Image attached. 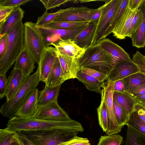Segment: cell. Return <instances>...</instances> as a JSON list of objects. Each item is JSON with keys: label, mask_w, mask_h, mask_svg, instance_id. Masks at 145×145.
Here are the masks:
<instances>
[{"label": "cell", "mask_w": 145, "mask_h": 145, "mask_svg": "<svg viewBox=\"0 0 145 145\" xmlns=\"http://www.w3.org/2000/svg\"><path fill=\"white\" fill-rule=\"evenodd\" d=\"M125 125L129 126L145 134V122L139 117L135 110L131 114Z\"/></svg>", "instance_id": "836d02e7"}, {"label": "cell", "mask_w": 145, "mask_h": 145, "mask_svg": "<svg viewBox=\"0 0 145 145\" xmlns=\"http://www.w3.org/2000/svg\"><path fill=\"white\" fill-rule=\"evenodd\" d=\"M98 44L112 57L116 64L123 60L133 61L128 53L121 47L109 39H103Z\"/></svg>", "instance_id": "e0dca14e"}, {"label": "cell", "mask_w": 145, "mask_h": 145, "mask_svg": "<svg viewBox=\"0 0 145 145\" xmlns=\"http://www.w3.org/2000/svg\"><path fill=\"white\" fill-rule=\"evenodd\" d=\"M24 13V10L20 7L15 8L0 25V37L8 33L19 22L22 20Z\"/></svg>", "instance_id": "44dd1931"}, {"label": "cell", "mask_w": 145, "mask_h": 145, "mask_svg": "<svg viewBox=\"0 0 145 145\" xmlns=\"http://www.w3.org/2000/svg\"><path fill=\"white\" fill-rule=\"evenodd\" d=\"M140 72L139 68L133 61H122L115 64L107 80L115 82Z\"/></svg>", "instance_id": "7c38bea8"}, {"label": "cell", "mask_w": 145, "mask_h": 145, "mask_svg": "<svg viewBox=\"0 0 145 145\" xmlns=\"http://www.w3.org/2000/svg\"><path fill=\"white\" fill-rule=\"evenodd\" d=\"M123 79L125 91L129 93L133 89L145 84V74L140 71Z\"/></svg>", "instance_id": "83f0119b"}, {"label": "cell", "mask_w": 145, "mask_h": 145, "mask_svg": "<svg viewBox=\"0 0 145 145\" xmlns=\"http://www.w3.org/2000/svg\"><path fill=\"white\" fill-rule=\"evenodd\" d=\"M51 45L55 48L58 53L78 59L82 56L86 50L70 39L60 38L56 42L52 43Z\"/></svg>", "instance_id": "ac0fdd59"}, {"label": "cell", "mask_w": 145, "mask_h": 145, "mask_svg": "<svg viewBox=\"0 0 145 145\" xmlns=\"http://www.w3.org/2000/svg\"><path fill=\"white\" fill-rule=\"evenodd\" d=\"M120 0H106L99 7L101 14L96 24L90 46L97 44L103 39L106 29L109 25Z\"/></svg>", "instance_id": "52a82bcc"}, {"label": "cell", "mask_w": 145, "mask_h": 145, "mask_svg": "<svg viewBox=\"0 0 145 145\" xmlns=\"http://www.w3.org/2000/svg\"><path fill=\"white\" fill-rule=\"evenodd\" d=\"M38 68L33 74L26 77L22 85L12 98L2 105L0 111L3 116L10 119L16 112L29 93L36 89L40 81Z\"/></svg>", "instance_id": "5b68a950"}, {"label": "cell", "mask_w": 145, "mask_h": 145, "mask_svg": "<svg viewBox=\"0 0 145 145\" xmlns=\"http://www.w3.org/2000/svg\"><path fill=\"white\" fill-rule=\"evenodd\" d=\"M59 145H90L89 140L77 136L70 140L62 143Z\"/></svg>", "instance_id": "7bdbcfd3"}, {"label": "cell", "mask_w": 145, "mask_h": 145, "mask_svg": "<svg viewBox=\"0 0 145 145\" xmlns=\"http://www.w3.org/2000/svg\"><path fill=\"white\" fill-rule=\"evenodd\" d=\"M11 145H21L20 143L17 140L13 142Z\"/></svg>", "instance_id": "db71d44e"}, {"label": "cell", "mask_w": 145, "mask_h": 145, "mask_svg": "<svg viewBox=\"0 0 145 145\" xmlns=\"http://www.w3.org/2000/svg\"><path fill=\"white\" fill-rule=\"evenodd\" d=\"M137 10L131 9L128 4L121 18L113 31L112 33L114 37L120 40L128 37L133 19Z\"/></svg>", "instance_id": "9a60e30c"}, {"label": "cell", "mask_w": 145, "mask_h": 145, "mask_svg": "<svg viewBox=\"0 0 145 145\" xmlns=\"http://www.w3.org/2000/svg\"><path fill=\"white\" fill-rule=\"evenodd\" d=\"M7 34L6 50L0 59V75L6 74L24 48V25L22 20L19 22Z\"/></svg>", "instance_id": "7a4b0ae2"}, {"label": "cell", "mask_w": 145, "mask_h": 145, "mask_svg": "<svg viewBox=\"0 0 145 145\" xmlns=\"http://www.w3.org/2000/svg\"><path fill=\"white\" fill-rule=\"evenodd\" d=\"M134 98L137 103L145 106V94Z\"/></svg>", "instance_id": "f5cc1de1"}, {"label": "cell", "mask_w": 145, "mask_h": 145, "mask_svg": "<svg viewBox=\"0 0 145 145\" xmlns=\"http://www.w3.org/2000/svg\"><path fill=\"white\" fill-rule=\"evenodd\" d=\"M93 9L84 6L71 7L57 16L52 22L66 21L90 22V13Z\"/></svg>", "instance_id": "4fadbf2b"}, {"label": "cell", "mask_w": 145, "mask_h": 145, "mask_svg": "<svg viewBox=\"0 0 145 145\" xmlns=\"http://www.w3.org/2000/svg\"><path fill=\"white\" fill-rule=\"evenodd\" d=\"M123 137L119 134L102 136L97 145H120Z\"/></svg>", "instance_id": "8d00e7d4"}, {"label": "cell", "mask_w": 145, "mask_h": 145, "mask_svg": "<svg viewBox=\"0 0 145 145\" xmlns=\"http://www.w3.org/2000/svg\"><path fill=\"white\" fill-rule=\"evenodd\" d=\"M7 87V78L6 74L0 75V98L6 97Z\"/></svg>", "instance_id": "f6af8a7d"}, {"label": "cell", "mask_w": 145, "mask_h": 145, "mask_svg": "<svg viewBox=\"0 0 145 145\" xmlns=\"http://www.w3.org/2000/svg\"><path fill=\"white\" fill-rule=\"evenodd\" d=\"M61 86L49 87L45 86L43 90L39 91L38 105L42 106L51 102L57 101Z\"/></svg>", "instance_id": "cb8c5ba5"}, {"label": "cell", "mask_w": 145, "mask_h": 145, "mask_svg": "<svg viewBox=\"0 0 145 145\" xmlns=\"http://www.w3.org/2000/svg\"><path fill=\"white\" fill-rule=\"evenodd\" d=\"M114 88V91L120 92H125L124 86L123 79L115 81Z\"/></svg>", "instance_id": "816d5d0a"}, {"label": "cell", "mask_w": 145, "mask_h": 145, "mask_svg": "<svg viewBox=\"0 0 145 145\" xmlns=\"http://www.w3.org/2000/svg\"><path fill=\"white\" fill-rule=\"evenodd\" d=\"M81 72L86 74L92 76L101 82L106 80L108 76L106 75L95 70L87 68L82 67Z\"/></svg>", "instance_id": "f35d334b"}, {"label": "cell", "mask_w": 145, "mask_h": 145, "mask_svg": "<svg viewBox=\"0 0 145 145\" xmlns=\"http://www.w3.org/2000/svg\"><path fill=\"white\" fill-rule=\"evenodd\" d=\"M38 89L31 92L18 109L14 116L24 118L32 117L35 113L38 106Z\"/></svg>", "instance_id": "2e32d148"}, {"label": "cell", "mask_w": 145, "mask_h": 145, "mask_svg": "<svg viewBox=\"0 0 145 145\" xmlns=\"http://www.w3.org/2000/svg\"><path fill=\"white\" fill-rule=\"evenodd\" d=\"M79 62L81 67L92 69L107 76L116 64L112 57L98 44L86 49Z\"/></svg>", "instance_id": "3957f363"}, {"label": "cell", "mask_w": 145, "mask_h": 145, "mask_svg": "<svg viewBox=\"0 0 145 145\" xmlns=\"http://www.w3.org/2000/svg\"><path fill=\"white\" fill-rule=\"evenodd\" d=\"M46 10L59 7L62 5L72 1L67 0H40Z\"/></svg>", "instance_id": "60d3db41"}, {"label": "cell", "mask_w": 145, "mask_h": 145, "mask_svg": "<svg viewBox=\"0 0 145 145\" xmlns=\"http://www.w3.org/2000/svg\"><path fill=\"white\" fill-rule=\"evenodd\" d=\"M141 8L137 10L133 19L128 33V37L130 38L133 35L142 23L143 13Z\"/></svg>", "instance_id": "74e56055"}, {"label": "cell", "mask_w": 145, "mask_h": 145, "mask_svg": "<svg viewBox=\"0 0 145 145\" xmlns=\"http://www.w3.org/2000/svg\"><path fill=\"white\" fill-rule=\"evenodd\" d=\"M97 110L99 124L106 134L109 129V120L104 101L101 98L100 104Z\"/></svg>", "instance_id": "4dcf8cb0"}, {"label": "cell", "mask_w": 145, "mask_h": 145, "mask_svg": "<svg viewBox=\"0 0 145 145\" xmlns=\"http://www.w3.org/2000/svg\"></svg>", "instance_id": "11a10c76"}, {"label": "cell", "mask_w": 145, "mask_h": 145, "mask_svg": "<svg viewBox=\"0 0 145 145\" xmlns=\"http://www.w3.org/2000/svg\"><path fill=\"white\" fill-rule=\"evenodd\" d=\"M15 8L0 5V25H1Z\"/></svg>", "instance_id": "ee69618b"}, {"label": "cell", "mask_w": 145, "mask_h": 145, "mask_svg": "<svg viewBox=\"0 0 145 145\" xmlns=\"http://www.w3.org/2000/svg\"><path fill=\"white\" fill-rule=\"evenodd\" d=\"M7 127L17 132L57 129H69L80 132L84 131L80 123L72 119L67 121H55L38 119L33 117L22 118L14 116L10 119Z\"/></svg>", "instance_id": "6da1fadb"}, {"label": "cell", "mask_w": 145, "mask_h": 145, "mask_svg": "<svg viewBox=\"0 0 145 145\" xmlns=\"http://www.w3.org/2000/svg\"><path fill=\"white\" fill-rule=\"evenodd\" d=\"M129 93L134 98L145 94V84L133 89Z\"/></svg>", "instance_id": "681fc988"}, {"label": "cell", "mask_w": 145, "mask_h": 145, "mask_svg": "<svg viewBox=\"0 0 145 145\" xmlns=\"http://www.w3.org/2000/svg\"><path fill=\"white\" fill-rule=\"evenodd\" d=\"M17 132L7 127L0 129V145H11L17 140L16 134Z\"/></svg>", "instance_id": "e575fe53"}, {"label": "cell", "mask_w": 145, "mask_h": 145, "mask_svg": "<svg viewBox=\"0 0 145 145\" xmlns=\"http://www.w3.org/2000/svg\"><path fill=\"white\" fill-rule=\"evenodd\" d=\"M145 3V0H129L128 5L132 10H138Z\"/></svg>", "instance_id": "bcb514c9"}, {"label": "cell", "mask_w": 145, "mask_h": 145, "mask_svg": "<svg viewBox=\"0 0 145 145\" xmlns=\"http://www.w3.org/2000/svg\"><path fill=\"white\" fill-rule=\"evenodd\" d=\"M115 82L107 80L105 82H102L101 84L102 88L101 92V98L104 101L109 120V129L106 134L107 135L120 133L122 128L118 123L113 108V96Z\"/></svg>", "instance_id": "ba28073f"}, {"label": "cell", "mask_w": 145, "mask_h": 145, "mask_svg": "<svg viewBox=\"0 0 145 145\" xmlns=\"http://www.w3.org/2000/svg\"><path fill=\"white\" fill-rule=\"evenodd\" d=\"M18 132L36 145H59L76 136L80 132L65 129L22 131Z\"/></svg>", "instance_id": "277c9868"}, {"label": "cell", "mask_w": 145, "mask_h": 145, "mask_svg": "<svg viewBox=\"0 0 145 145\" xmlns=\"http://www.w3.org/2000/svg\"><path fill=\"white\" fill-rule=\"evenodd\" d=\"M7 34H6L0 37V59L4 55L7 48Z\"/></svg>", "instance_id": "7dc6e473"}, {"label": "cell", "mask_w": 145, "mask_h": 145, "mask_svg": "<svg viewBox=\"0 0 145 145\" xmlns=\"http://www.w3.org/2000/svg\"><path fill=\"white\" fill-rule=\"evenodd\" d=\"M90 22L88 21L53 22L43 27L53 28L68 29L87 25Z\"/></svg>", "instance_id": "1f68e13d"}, {"label": "cell", "mask_w": 145, "mask_h": 145, "mask_svg": "<svg viewBox=\"0 0 145 145\" xmlns=\"http://www.w3.org/2000/svg\"><path fill=\"white\" fill-rule=\"evenodd\" d=\"M26 78L21 70L13 68L7 78L6 101H8L14 95Z\"/></svg>", "instance_id": "d6986e66"}, {"label": "cell", "mask_w": 145, "mask_h": 145, "mask_svg": "<svg viewBox=\"0 0 145 145\" xmlns=\"http://www.w3.org/2000/svg\"><path fill=\"white\" fill-rule=\"evenodd\" d=\"M25 48L38 64L47 47L42 33L35 23L26 22L24 24Z\"/></svg>", "instance_id": "8992f818"}, {"label": "cell", "mask_w": 145, "mask_h": 145, "mask_svg": "<svg viewBox=\"0 0 145 145\" xmlns=\"http://www.w3.org/2000/svg\"><path fill=\"white\" fill-rule=\"evenodd\" d=\"M57 56L59 61L63 77L65 81L69 79L76 78L77 74L81 68L79 64V59L74 58L58 52Z\"/></svg>", "instance_id": "5bb4252c"}, {"label": "cell", "mask_w": 145, "mask_h": 145, "mask_svg": "<svg viewBox=\"0 0 145 145\" xmlns=\"http://www.w3.org/2000/svg\"><path fill=\"white\" fill-rule=\"evenodd\" d=\"M76 78L83 83L89 90L101 93V84L102 82L82 72L80 70L78 72Z\"/></svg>", "instance_id": "f1b7e54d"}, {"label": "cell", "mask_w": 145, "mask_h": 145, "mask_svg": "<svg viewBox=\"0 0 145 145\" xmlns=\"http://www.w3.org/2000/svg\"><path fill=\"white\" fill-rule=\"evenodd\" d=\"M113 108L116 118L119 125L122 127L125 125L129 116L125 110L113 100Z\"/></svg>", "instance_id": "d590c367"}, {"label": "cell", "mask_w": 145, "mask_h": 145, "mask_svg": "<svg viewBox=\"0 0 145 145\" xmlns=\"http://www.w3.org/2000/svg\"><path fill=\"white\" fill-rule=\"evenodd\" d=\"M68 29H57L42 27H39L42 34L48 36L53 42H57L60 38L73 40L87 25Z\"/></svg>", "instance_id": "30bf717a"}, {"label": "cell", "mask_w": 145, "mask_h": 145, "mask_svg": "<svg viewBox=\"0 0 145 145\" xmlns=\"http://www.w3.org/2000/svg\"><path fill=\"white\" fill-rule=\"evenodd\" d=\"M126 145H145V134L127 126Z\"/></svg>", "instance_id": "f546056e"}, {"label": "cell", "mask_w": 145, "mask_h": 145, "mask_svg": "<svg viewBox=\"0 0 145 145\" xmlns=\"http://www.w3.org/2000/svg\"><path fill=\"white\" fill-rule=\"evenodd\" d=\"M64 81L60 63L57 56L45 83V86L53 87L61 85Z\"/></svg>", "instance_id": "d4e9b609"}, {"label": "cell", "mask_w": 145, "mask_h": 145, "mask_svg": "<svg viewBox=\"0 0 145 145\" xmlns=\"http://www.w3.org/2000/svg\"><path fill=\"white\" fill-rule=\"evenodd\" d=\"M35 118L46 121H64L71 120L67 113L59 105L57 101L38 105L33 116Z\"/></svg>", "instance_id": "9c48e42d"}, {"label": "cell", "mask_w": 145, "mask_h": 145, "mask_svg": "<svg viewBox=\"0 0 145 145\" xmlns=\"http://www.w3.org/2000/svg\"><path fill=\"white\" fill-rule=\"evenodd\" d=\"M134 110L140 118L145 122V106L137 103L135 106Z\"/></svg>", "instance_id": "c3c4849f"}, {"label": "cell", "mask_w": 145, "mask_h": 145, "mask_svg": "<svg viewBox=\"0 0 145 145\" xmlns=\"http://www.w3.org/2000/svg\"><path fill=\"white\" fill-rule=\"evenodd\" d=\"M129 1V0H120L109 25L105 30L103 39L112 33L127 6Z\"/></svg>", "instance_id": "484cf974"}, {"label": "cell", "mask_w": 145, "mask_h": 145, "mask_svg": "<svg viewBox=\"0 0 145 145\" xmlns=\"http://www.w3.org/2000/svg\"><path fill=\"white\" fill-rule=\"evenodd\" d=\"M143 13L142 23L130 37L132 46L137 48L145 47V3L141 8Z\"/></svg>", "instance_id": "4316f807"}, {"label": "cell", "mask_w": 145, "mask_h": 145, "mask_svg": "<svg viewBox=\"0 0 145 145\" xmlns=\"http://www.w3.org/2000/svg\"><path fill=\"white\" fill-rule=\"evenodd\" d=\"M132 59L139 67L140 71L145 74V56L137 50L133 56Z\"/></svg>", "instance_id": "ab89813d"}, {"label": "cell", "mask_w": 145, "mask_h": 145, "mask_svg": "<svg viewBox=\"0 0 145 145\" xmlns=\"http://www.w3.org/2000/svg\"><path fill=\"white\" fill-rule=\"evenodd\" d=\"M57 55V50L54 47L48 46L45 49L38 64L40 81L46 82Z\"/></svg>", "instance_id": "8fae6325"}, {"label": "cell", "mask_w": 145, "mask_h": 145, "mask_svg": "<svg viewBox=\"0 0 145 145\" xmlns=\"http://www.w3.org/2000/svg\"><path fill=\"white\" fill-rule=\"evenodd\" d=\"M113 100L117 102L125 110L129 116L134 110L137 103L134 98L129 93L125 91L120 92L114 91Z\"/></svg>", "instance_id": "7402d4cb"}, {"label": "cell", "mask_w": 145, "mask_h": 145, "mask_svg": "<svg viewBox=\"0 0 145 145\" xmlns=\"http://www.w3.org/2000/svg\"><path fill=\"white\" fill-rule=\"evenodd\" d=\"M96 24L90 22L73 40L80 47L86 49L90 46Z\"/></svg>", "instance_id": "603a6c76"}, {"label": "cell", "mask_w": 145, "mask_h": 145, "mask_svg": "<svg viewBox=\"0 0 145 145\" xmlns=\"http://www.w3.org/2000/svg\"><path fill=\"white\" fill-rule=\"evenodd\" d=\"M31 0H0V5L16 8L20 7Z\"/></svg>", "instance_id": "b9f144b4"}, {"label": "cell", "mask_w": 145, "mask_h": 145, "mask_svg": "<svg viewBox=\"0 0 145 145\" xmlns=\"http://www.w3.org/2000/svg\"><path fill=\"white\" fill-rule=\"evenodd\" d=\"M66 10L67 8L61 9L53 13H49L48 10H46L41 16L38 18L35 23L36 26L39 28L42 27L51 23L57 16Z\"/></svg>", "instance_id": "d6a6232c"}, {"label": "cell", "mask_w": 145, "mask_h": 145, "mask_svg": "<svg viewBox=\"0 0 145 145\" xmlns=\"http://www.w3.org/2000/svg\"><path fill=\"white\" fill-rule=\"evenodd\" d=\"M16 137L18 141L21 145H36L25 136L18 132Z\"/></svg>", "instance_id": "f907efd6"}, {"label": "cell", "mask_w": 145, "mask_h": 145, "mask_svg": "<svg viewBox=\"0 0 145 145\" xmlns=\"http://www.w3.org/2000/svg\"><path fill=\"white\" fill-rule=\"evenodd\" d=\"M35 63L33 58L25 48L15 63L14 69L22 71L26 77L30 75L35 68Z\"/></svg>", "instance_id": "ffe728a7"}]
</instances>
